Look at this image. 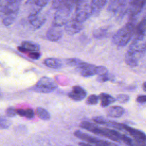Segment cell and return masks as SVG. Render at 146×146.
<instances>
[{"label":"cell","mask_w":146,"mask_h":146,"mask_svg":"<svg viewBox=\"0 0 146 146\" xmlns=\"http://www.w3.org/2000/svg\"><path fill=\"white\" fill-rule=\"evenodd\" d=\"M146 52V38H134L125 55V62L131 67H136Z\"/></svg>","instance_id":"1"},{"label":"cell","mask_w":146,"mask_h":146,"mask_svg":"<svg viewBox=\"0 0 146 146\" xmlns=\"http://www.w3.org/2000/svg\"><path fill=\"white\" fill-rule=\"evenodd\" d=\"M79 126L89 132H91L94 134L100 135L102 136L106 137L116 142L121 141L122 133L118 131L106 128L99 127L95 124L90 123L87 121H82Z\"/></svg>","instance_id":"2"},{"label":"cell","mask_w":146,"mask_h":146,"mask_svg":"<svg viewBox=\"0 0 146 146\" xmlns=\"http://www.w3.org/2000/svg\"><path fill=\"white\" fill-rule=\"evenodd\" d=\"M136 27L134 23L129 22L119 29L112 36V42L119 47L126 46L135 34Z\"/></svg>","instance_id":"3"},{"label":"cell","mask_w":146,"mask_h":146,"mask_svg":"<svg viewBox=\"0 0 146 146\" xmlns=\"http://www.w3.org/2000/svg\"><path fill=\"white\" fill-rule=\"evenodd\" d=\"M76 2L77 1H67L65 5L56 10L54 16L52 25L59 27L65 25L69 21V17L74 5H76Z\"/></svg>","instance_id":"4"},{"label":"cell","mask_w":146,"mask_h":146,"mask_svg":"<svg viewBox=\"0 0 146 146\" xmlns=\"http://www.w3.org/2000/svg\"><path fill=\"white\" fill-rule=\"evenodd\" d=\"M93 14L91 1H78L76 2L74 19L81 23L86 21Z\"/></svg>","instance_id":"5"},{"label":"cell","mask_w":146,"mask_h":146,"mask_svg":"<svg viewBox=\"0 0 146 146\" xmlns=\"http://www.w3.org/2000/svg\"><path fill=\"white\" fill-rule=\"evenodd\" d=\"M74 135L76 137L84 141L85 143L92 145L93 144L94 146H119L118 145L112 142L100 139L96 137L90 135L79 130L75 131L74 133Z\"/></svg>","instance_id":"6"},{"label":"cell","mask_w":146,"mask_h":146,"mask_svg":"<svg viewBox=\"0 0 146 146\" xmlns=\"http://www.w3.org/2000/svg\"><path fill=\"white\" fill-rule=\"evenodd\" d=\"M56 83L51 78L43 76L33 87V90L42 93H49L57 88Z\"/></svg>","instance_id":"7"},{"label":"cell","mask_w":146,"mask_h":146,"mask_svg":"<svg viewBox=\"0 0 146 146\" xmlns=\"http://www.w3.org/2000/svg\"><path fill=\"white\" fill-rule=\"evenodd\" d=\"M21 2L17 0H1L0 2L1 16L18 13Z\"/></svg>","instance_id":"8"},{"label":"cell","mask_w":146,"mask_h":146,"mask_svg":"<svg viewBox=\"0 0 146 146\" xmlns=\"http://www.w3.org/2000/svg\"><path fill=\"white\" fill-rule=\"evenodd\" d=\"M41 10V7L37 6L34 8L28 15L29 22L35 29L41 27L46 21V18L40 14Z\"/></svg>","instance_id":"9"},{"label":"cell","mask_w":146,"mask_h":146,"mask_svg":"<svg viewBox=\"0 0 146 146\" xmlns=\"http://www.w3.org/2000/svg\"><path fill=\"white\" fill-rule=\"evenodd\" d=\"M121 130L127 132L135 141L146 145V135L141 131L133 128L124 124H121Z\"/></svg>","instance_id":"10"},{"label":"cell","mask_w":146,"mask_h":146,"mask_svg":"<svg viewBox=\"0 0 146 146\" xmlns=\"http://www.w3.org/2000/svg\"><path fill=\"white\" fill-rule=\"evenodd\" d=\"M127 2L122 0H113L111 1L107 7L108 11L113 13L119 15H121L123 14L127 11V8H126Z\"/></svg>","instance_id":"11"},{"label":"cell","mask_w":146,"mask_h":146,"mask_svg":"<svg viewBox=\"0 0 146 146\" xmlns=\"http://www.w3.org/2000/svg\"><path fill=\"white\" fill-rule=\"evenodd\" d=\"M145 1H131L127 9V12L131 19H134L143 10Z\"/></svg>","instance_id":"12"},{"label":"cell","mask_w":146,"mask_h":146,"mask_svg":"<svg viewBox=\"0 0 146 146\" xmlns=\"http://www.w3.org/2000/svg\"><path fill=\"white\" fill-rule=\"evenodd\" d=\"M83 27V23L74 18L70 19L64 25V30L69 35H74L80 32Z\"/></svg>","instance_id":"13"},{"label":"cell","mask_w":146,"mask_h":146,"mask_svg":"<svg viewBox=\"0 0 146 146\" xmlns=\"http://www.w3.org/2000/svg\"><path fill=\"white\" fill-rule=\"evenodd\" d=\"M63 35V30L59 26L52 25L46 33L47 39L51 42L59 40Z\"/></svg>","instance_id":"14"},{"label":"cell","mask_w":146,"mask_h":146,"mask_svg":"<svg viewBox=\"0 0 146 146\" xmlns=\"http://www.w3.org/2000/svg\"><path fill=\"white\" fill-rule=\"evenodd\" d=\"M68 97L75 101H80L84 99L86 95V91L79 86H74L68 94Z\"/></svg>","instance_id":"15"},{"label":"cell","mask_w":146,"mask_h":146,"mask_svg":"<svg viewBox=\"0 0 146 146\" xmlns=\"http://www.w3.org/2000/svg\"><path fill=\"white\" fill-rule=\"evenodd\" d=\"M96 66L94 64L84 62V63L78 69L82 76L89 77L96 75Z\"/></svg>","instance_id":"16"},{"label":"cell","mask_w":146,"mask_h":146,"mask_svg":"<svg viewBox=\"0 0 146 146\" xmlns=\"http://www.w3.org/2000/svg\"><path fill=\"white\" fill-rule=\"evenodd\" d=\"M125 112L124 108L121 106H114L110 107L106 111L107 116L112 118L120 117L123 115Z\"/></svg>","instance_id":"17"},{"label":"cell","mask_w":146,"mask_h":146,"mask_svg":"<svg viewBox=\"0 0 146 146\" xmlns=\"http://www.w3.org/2000/svg\"><path fill=\"white\" fill-rule=\"evenodd\" d=\"M135 38H146V15L140 21L136 27Z\"/></svg>","instance_id":"18"},{"label":"cell","mask_w":146,"mask_h":146,"mask_svg":"<svg viewBox=\"0 0 146 146\" xmlns=\"http://www.w3.org/2000/svg\"><path fill=\"white\" fill-rule=\"evenodd\" d=\"M99 99L101 100L100 104L102 107H107L116 101L115 98L112 96L104 92H102L99 95Z\"/></svg>","instance_id":"19"},{"label":"cell","mask_w":146,"mask_h":146,"mask_svg":"<svg viewBox=\"0 0 146 146\" xmlns=\"http://www.w3.org/2000/svg\"><path fill=\"white\" fill-rule=\"evenodd\" d=\"M21 46L25 50V52L38 51L40 49L39 44L32 41H23Z\"/></svg>","instance_id":"20"},{"label":"cell","mask_w":146,"mask_h":146,"mask_svg":"<svg viewBox=\"0 0 146 146\" xmlns=\"http://www.w3.org/2000/svg\"><path fill=\"white\" fill-rule=\"evenodd\" d=\"M43 63L45 66L51 68H59L62 67V63L60 60L55 58H48L44 60Z\"/></svg>","instance_id":"21"},{"label":"cell","mask_w":146,"mask_h":146,"mask_svg":"<svg viewBox=\"0 0 146 146\" xmlns=\"http://www.w3.org/2000/svg\"><path fill=\"white\" fill-rule=\"evenodd\" d=\"M92 9L93 14H98L101 10L104 7L107 1L106 0H92L91 1Z\"/></svg>","instance_id":"22"},{"label":"cell","mask_w":146,"mask_h":146,"mask_svg":"<svg viewBox=\"0 0 146 146\" xmlns=\"http://www.w3.org/2000/svg\"><path fill=\"white\" fill-rule=\"evenodd\" d=\"M36 113L38 116L43 120H48L51 118V116L50 113L48 112L47 110L42 107H38L36 109Z\"/></svg>","instance_id":"23"},{"label":"cell","mask_w":146,"mask_h":146,"mask_svg":"<svg viewBox=\"0 0 146 146\" xmlns=\"http://www.w3.org/2000/svg\"><path fill=\"white\" fill-rule=\"evenodd\" d=\"M18 14V13H15L9 14L1 16L2 18V22L3 24L5 26L10 25L15 20Z\"/></svg>","instance_id":"24"},{"label":"cell","mask_w":146,"mask_h":146,"mask_svg":"<svg viewBox=\"0 0 146 146\" xmlns=\"http://www.w3.org/2000/svg\"><path fill=\"white\" fill-rule=\"evenodd\" d=\"M66 62L68 66H71V67H76V68H78L83 64V63L84 62H83V60H81L79 59L73 58L67 59L66 60Z\"/></svg>","instance_id":"25"},{"label":"cell","mask_w":146,"mask_h":146,"mask_svg":"<svg viewBox=\"0 0 146 146\" xmlns=\"http://www.w3.org/2000/svg\"><path fill=\"white\" fill-rule=\"evenodd\" d=\"M107 34V29L104 28H99L95 29L93 32V36L95 38L101 39L106 36Z\"/></svg>","instance_id":"26"},{"label":"cell","mask_w":146,"mask_h":146,"mask_svg":"<svg viewBox=\"0 0 146 146\" xmlns=\"http://www.w3.org/2000/svg\"><path fill=\"white\" fill-rule=\"evenodd\" d=\"M11 124V121L7 117L1 116L0 119V126L1 129H6Z\"/></svg>","instance_id":"27"},{"label":"cell","mask_w":146,"mask_h":146,"mask_svg":"<svg viewBox=\"0 0 146 146\" xmlns=\"http://www.w3.org/2000/svg\"><path fill=\"white\" fill-rule=\"evenodd\" d=\"M99 98L95 94H92L90 95L86 99V103L88 105H95L96 104L98 103L99 101Z\"/></svg>","instance_id":"28"},{"label":"cell","mask_w":146,"mask_h":146,"mask_svg":"<svg viewBox=\"0 0 146 146\" xmlns=\"http://www.w3.org/2000/svg\"><path fill=\"white\" fill-rule=\"evenodd\" d=\"M93 121L97 124H103V125H106L108 126V123L110 122V120L104 118L102 116H95L92 118Z\"/></svg>","instance_id":"29"},{"label":"cell","mask_w":146,"mask_h":146,"mask_svg":"<svg viewBox=\"0 0 146 146\" xmlns=\"http://www.w3.org/2000/svg\"><path fill=\"white\" fill-rule=\"evenodd\" d=\"M67 1H62V0H54L52 2V7L54 9H58L62 7H63L64 5H66Z\"/></svg>","instance_id":"30"},{"label":"cell","mask_w":146,"mask_h":146,"mask_svg":"<svg viewBox=\"0 0 146 146\" xmlns=\"http://www.w3.org/2000/svg\"><path fill=\"white\" fill-rule=\"evenodd\" d=\"M116 100L120 103H125L129 100V96L125 94H120L116 96Z\"/></svg>","instance_id":"31"},{"label":"cell","mask_w":146,"mask_h":146,"mask_svg":"<svg viewBox=\"0 0 146 146\" xmlns=\"http://www.w3.org/2000/svg\"><path fill=\"white\" fill-rule=\"evenodd\" d=\"M96 75L98 76L100 75H104L108 74V71L107 68L103 66H98L96 67Z\"/></svg>","instance_id":"32"},{"label":"cell","mask_w":146,"mask_h":146,"mask_svg":"<svg viewBox=\"0 0 146 146\" xmlns=\"http://www.w3.org/2000/svg\"><path fill=\"white\" fill-rule=\"evenodd\" d=\"M6 115L9 117H13L16 116V109L13 107H9L5 111Z\"/></svg>","instance_id":"33"},{"label":"cell","mask_w":146,"mask_h":146,"mask_svg":"<svg viewBox=\"0 0 146 146\" xmlns=\"http://www.w3.org/2000/svg\"><path fill=\"white\" fill-rule=\"evenodd\" d=\"M111 77L110 76V74H107L104 75H100L97 77V81H98L99 82L103 83L111 80Z\"/></svg>","instance_id":"34"},{"label":"cell","mask_w":146,"mask_h":146,"mask_svg":"<svg viewBox=\"0 0 146 146\" xmlns=\"http://www.w3.org/2000/svg\"><path fill=\"white\" fill-rule=\"evenodd\" d=\"M33 2L36 6L42 8L43 7L45 6L47 4L48 1L47 0H36V1L35 0V1H33Z\"/></svg>","instance_id":"35"},{"label":"cell","mask_w":146,"mask_h":146,"mask_svg":"<svg viewBox=\"0 0 146 146\" xmlns=\"http://www.w3.org/2000/svg\"><path fill=\"white\" fill-rule=\"evenodd\" d=\"M34 116V111L32 109L29 108L25 110V117L29 119H31Z\"/></svg>","instance_id":"36"},{"label":"cell","mask_w":146,"mask_h":146,"mask_svg":"<svg viewBox=\"0 0 146 146\" xmlns=\"http://www.w3.org/2000/svg\"><path fill=\"white\" fill-rule=\"evenodd\" d=\"M28 56L29 58L33 59H38L40 57V54L38 51L30 52L29 53Z\"/></svg>","instance_id":"37"},{"label":"cell","mask_w":146,"mask_h":146,"mask_svg":"<svg viewBox=\"0 0 146 146\" xmlns=\"http://www.w3.org/2000/svg\"><path fill=\"white\" fill-rule=\"evenodd\" d=\"M136 102L139 103H146V95H140L136 98Z\"/></svg>","instance_id":"38"},{"label":"cell","mask_w":146,"mask_h":146,"mask_svg":"<svg viewBox=\"0 0 146 146\" xmlns=\"http://www.w3.org/2000/svg\"><path fill=\"white\" fill-rule=\"evenodd\" d=\"M16 113H17V115H18L19 116H20L21 117H25V110H23V109H17L16 110Z\"/></svg>","instance_id":"39"},{"label":"cell","mask_w":146,"mask_h":146,"mask_svg":"<svg viewBox=\"0 0 146 146\" xmlns=\"http://www.w3.org/2000/svg\"><path fill=\"white\" fill-rule=\"evenodd\" d=\"M78 144L79 146H94L92 144H90L85 142H79Z\"/></svg>","instance_id":"40"},{"label":"cell","mask_w":146,"mask_h":146,"mask_svg":"<svg viewBox=\"0 0 146 146\" xmlns=\"http://www.w3.org/2000/svg\"><path fill=\"white\" fill-rule=\"evenodd\" d=\"M133 141H134L133 146H146L145 145H144V144H141V143H138V142L135 141L134 140H133Z\"/></svg>","instance_id":"41"},{"label":"cell","mask_w":146,"mask_h":146,"mask_svg":"<svg viewBox=\"0 0 146 146\" xmlns=\"http://www.w3.org/2000/svg\"><path fill=\"white\" fill-rule=\"evenodd\" d=\"M142 88L143 90L146 92V82H144L142 84Z\"/></svg>","instance_id":"42"},{"label":"cell","mask_w":146,"mask_h":146,"mask_svg":"<svg viewBox=\"0 0 146 146\" xmlns=\"http://www.w3.org/2000/svg\"><path fill=\"white\" fill-rule=\"evenodd\" d=\"M68 146H71V145H68Z\"/></svg>","instance_id":"43"}]
</instances>
